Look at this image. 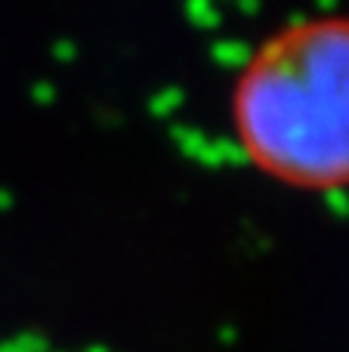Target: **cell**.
I'll return each mask as SVG.
<instances>
[{"label":"cell","mask_w":349,"mask_h":352,"mask_svg":"<svg viewBox=\"0 0 349 352\" xmlns=\"http://www.w3.org/2000/svg\"><path fill=\"white\" fill-rule=\"evenodd\" d=\"M229 121L245 161L309 195L349 188V16L275 28L238 68Z\"/></svg>","instance_id":"1"}]
</instances>
